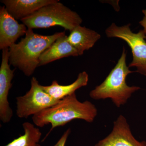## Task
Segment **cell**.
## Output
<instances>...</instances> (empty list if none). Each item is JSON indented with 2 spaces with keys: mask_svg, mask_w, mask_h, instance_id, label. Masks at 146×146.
Returning a JSON list of instances; mask_svg holds the SVG:
<instances>
[{
  "mask_svg": "<svg viewBox=\"0 0 146 146\" xmlns=\"http://www.w3.org/2000/svg\"><path fill=\"white\" fill-rule=\"evenodd\" d=\"M142 12L144 13L145 16L143 20L139 22V23L143 27V31L146 36V9L143 10Z\"/></svg>",
  "mask_w": 146,
  "mask_h": 146,
  "instance_id": "cell-16",
  "label": "cell"
},
{
  "mask_svg": "<svg viewBox=\"0 0 146 146\" xmlns=\"http://www.w3.org/2000/svg\"><path fill=\"white\" fill-rule=\"evenodd\" d=\"M23 126L24 134L5 146H42L39 144L42 136L40 129L29 122L24 123Z\"/></svg>",
  "mask_w": 146,
  "mask_h": 146,
  "instance_id": "cell-14",
  "label": "cell"
},
{
  "mask_svg": "<svg viewBox=\"0 0 146 146\" xmlns=\"http://www.w3.org/2000/svg\"><path fill=\"white\" fill-rule=\"evenodd\" d=\"M95 146H146V142L136 140L131 133L126 119L120 115L114 122L112 132Z\"/></svg>",
  "mask_w": 146,
  "mask_h": 146,
  "instance_id": "cell-8",
  "label": "cell"
},
{
  "mask_svg": "<svg viewBox=\"0 0 146 146\" xmlns=\"http://www.w3.org/2000/svg\"><path fill=\"white\" fill-rule=\"evenodd\" d=\"M16 115L20 118L27 119L44 110L56 104L59 101L46 93L36 78H32L30 89L22 96L17 97Z\"/></svg>",
  "mask_w": 146,
  "mask_h": 146,
  "instance_id": "cell-6",
  "label": "cell"
},
{
  "mask_svg": "<svg viewBox=\"0 0 146 146\" xmlns=\"http://www.w3.org/2000/svg\"><path fill=\"white\" fill-rule=\"evenodd\" d=\"M89 80V76L85 71L79 73L76 80L71 84L67 85L59 84L56 80H54L49 86H42L44 91L53 98L59 101L65 97L75 93L78 89L86 86Z\"/></svg>",
  "mask_w": 146,
  "mask_h": 146,
  "instance_id": "cell-13",
  "label": "cell"
},
{
  "mask_svg": "<svg viewBox=\"0 0 146 146\" xmlns=\"http://www.w3.org/2000/svg\"><path fill=\"white\" fill-rule=\"evenodd\" d=\"M97 114L98 110L94 104L89 101L80 102L74 93L33 115L32 120L34 124L39 127L50 124L51 131L55 128L65 126L74 120L93 122Z\"/></svg>",
  "mask_w": 146,
  "mask_h": 146,
  "instance_id": "cell-1",
  "label": "cell"
},
{
  "mask_svg": "<svg viewBox=\"0 0 146 146\" xmlns=\"http://www.w3.org/2000/svg\"><path fill=\"white\" fill-rule=\"evenodd\" d=\"M127 53L125 48L115 67L104 81L89 93L95 100L110 98L117 107L126 103L132 94L141 89L138 86H129L126 82L127 77L134 72L130 70L126 63Z\"/></svg>",
  "mask_w": 146,
  "mask_h": 146,
  "instance_id": "cell-3",
  "label": "cell"
},
{
  "mask_svg": "<svg viewBox=\"0 0 146 146\" xmlns=\"http://www.w3.org/2000/svg\"><path fill=\"white\" fill-rule=\"evenodd\" d=\"M130 26L129 24L118 27L112 23L106 30V34L108 37L119 38L127 43L133 55V60L128 67H135L136 72L146 76V36L143 30L134 33Z\"/></svg>",
  "mask_w": 146,
  "mask_h": 146,
  "instance_id": "cell-5",
  "label": "cell"
},
{
  "mask_svg": "<svg viewBox=\"0 0 146 146\" xmlns=\"http://www.w3.org/2000/svg\"><path fill=\"white\" fill-rule=\"evenodd\" d=\"M65 35V32L52 35H44L35 33L27 29L25 38L9 48L10 65L18 68L29 77L39 67V58L42 53L56 40Z\"/></svg>",
  "mask_w": 146,
  "mask_h": 146,
  "instance_id": "cell-2",
  "label": "cell"
},
{
  "mask_svg": "<svg viewBox=\"0 0 146 146\" xmlns=\"http://www.w3.org/2000/svg\"><path fill=\"white\" fill-rule=\"evenodd\" d=\"M71 131L70 129H68L66 131L64 132L63 135L61 136L59 140L53 146H65L67 139H68V136L71 133Z\"/></svg>",
  "mask_w": 146,
  "mask_h": 146,
  "instance_id": "cell-15",
  "label": "cell"
},
{
  "mask_svg": "<svg viewBox=\"0 0 146 146\" xmlns=\"http://www.w3.org/2000/svg\"><path fill=\"white\" fill-rule=\"evenodd\" d=\"M77 50L68 41L65 35L58 38L42 53L39 58V66L68 56H78Z\"/></svg>",
  "mask_w": 146,
  "mask_h": 146,
  "instance_id": "cell-11",
  "label": "cell"
},
{
  "mask_svg": "<svg viewBox=\"0 0 146 146\" xmlns=\"http://www.w3.org/2000/svg\"><path fill=\"white\" fill-rule=\"evenodd\" d=\"M57 0H2L9 13L16 20H21L33 14L45 6Z\"/></svg>",
  "mask_w": 146,
  "mask_h": 146,
  "instance_id": "cell-10",
  "label": "cell"
},
{
  "mask_svg": "<svg viewBox=\"0 0 146 146\" xmlns=\"http://www.w3.org/2000/svg\"><path fill=\"white\" fill-rule=\"evenodd\" d=\"M100 38V35L97 32L79 25L70 32L68 36V41L80 56L94 46Z\"/></svg>",
  "mask_w": 146,
  "mask_h": 146,
  "instance_id": "cell-12",
  "label": "cell"
},
{
  "mask_svg": "<svg viewBox=\"0 0 146 146\" xmlns=\"http://www.w3.org/2000/svg\"><path fill=\"white\" fill-rule=\"evenodd\" d=\"M28 29H45L58 26L70 31L80 25L81 17L59 0L42 7L31 16L21 20Z\"/></svg>",
  "mask_w": 146,
  "mask_h": 146,
  "instance_id": "cell-4",
  "label": "cell"
},
{
  "mask_svg": "<svg viewBox=\"0 0 146 146\" xmlns=\"http://www.w3.org/2000/svg\"><path fill=\"white\" fill-rule=\"evenodd\" d=\"M11 16L4 6L0 8V49L9 48L20 36L25 35L27 29Z\"/></svg>",
  "mask_w": 146,
  "mask_h": 146,
  "instance_id": "cell-9",
  "label": "cell"
},
{
  "mask_svg": "<svg viewBox=\"0 0 146 146\" xmlns=\"http://www.w3.org/2000/svg\"><path fill=\"white\" fill-rule=\"evenodd\" d=\"M14 70L10 68L9 49L2 50V61L0 68V120L4 123L10 121L13 112L9 105L8 96L12 87Z\"/></svg>",
  "mask_w": 146,
  "mask_h": 146,
  "instance_id": "cell-7",
  "label": "cell"
}]
</instances>
